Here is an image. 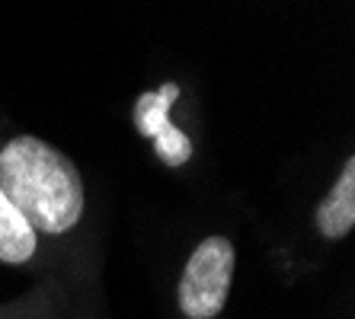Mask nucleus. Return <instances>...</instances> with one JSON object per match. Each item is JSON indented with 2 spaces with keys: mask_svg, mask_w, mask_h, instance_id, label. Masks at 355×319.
Returning <instances> with one entry per match:
<instances>
[{
  "mask_svg": "<svg viewBox=\"0 0 355 319\" xmlns=\"http://www.w3.org/2000/svg\"><path fill=\"white\" fill-rule=\"evenodd\" d=\"M234 278V246L224 237L198 243L180 278V307L189 319H211L224 310Z\"/></svg>",
  "mask_w": 355,
  "mask_h": 319,
  "instance_id": "obj_2",
  "label": "nucleus"
},
{
  "mask_svg": "<svg viewBox=\"0 0 355 319\" xmlns=\"http://www.w3.org/2000/svg\"><path fill=\"white\" fill-rule=\"evenodd\" d=\"M180 99V83H164L160 90L144 93L135 106V128L154 140V150L166 166H182L192 156L189 138L170 122V109Z\"/></svg>",
  "mask_w": 355,
  "mask_h": 319,
  "instance_id": "obj_3",
  "label": "nucleus"
},
{
  "mask_svg": "<svg viewBox=\"0 0 355 319\" xmlns=\"http://www.w3.org/2000/svg\"><path fill=\"white\" fill-rule=\"evenodd\" d=\"M317 227L327 239H343L355 227V160L349 156L343 176L317 208Z\"/></svg>",
  "mask_w": 355,
  "mask_h": 319,
  "instance_id": "obj_4",
  "label": "nucleus"
},
{
  "mask_svg": "<svg viewBox=\"0 0 355 319\" xmlns=\"http://www.w3.org/2000/svg\"><path fill=\"white\" fill-rule=\"evenodd\" d=\"M0 192L33 230L64 233L83 214V182L61 150L39 138H13L0 150Z\"/></svg>",
  "mask_w": 355,
  "mask_h": 319,
  "instance_id": "obj_1",
  "label": "nucleus"
},
{
  "mask_svg": "<svg viewBox=\"0 0 355 319\" xmlns=\"http://www.w3.org/2000/svg\"><path fill=\"white\" fill-rule=\"evenodd\" d=\"M35 253V230L19 217V211L0 192V262L19 265Z\"/></svg>",
  "mask_w": 355,
  "mask_h": 319,
  "instance_id": "obj_5",
  "label": "nucleus"
}]
</instances>
